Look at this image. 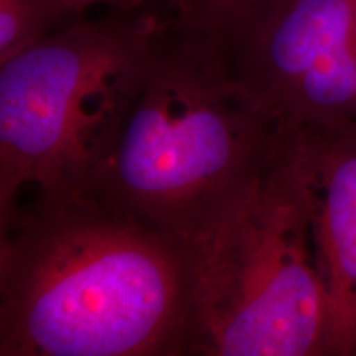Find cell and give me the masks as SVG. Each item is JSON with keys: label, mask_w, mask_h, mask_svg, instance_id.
Instances as JSON below:
<instances>
[{"label": "cell", "mask_w": 356, "mask_h": 356, "mask_svg": "<svg viewBox=\"0 0 356 356\" xmlns=\"http://www.w3.org/2000/svg\"><path fill=\"white\" fill-rule=\"evenodd\" d=\"M185 246L99 198L0 222V356L188 355Z\"/></svg>", "instance_id": "obj_1"}, {"label": "cell", "mask_w": 356, "mask_h": 356, "mask_svg": "<svg viewBox=\"0 0 356 356\" xmlns=\"http://www.w3.org/2000/svg\"><path fill=\"white\" fill-rule=\"evenodd\" d=\"M257 0H172L178 24L200 35H215Z\"/></svg>", "instance_id": "obj_8"}, {"label": "cell", "mask_w": 356, "mask_h": 356, "mask_svg": "<svg viewBox=\"0 0 356 356\" xmlns=\"http://www.w3.org/2000/svg\"><path fill=\"white\" fill-rule=\"evenodd\" d=\"M78 19L60 0H0V65Z\"/></svg>", "instance_id": "obj_7"}, {"label": "cell", "mask_w": 356, "mask_h": 356, "mask_svg": "<svg viewBox=\"0 0 356 356\" xmlns=\"http://www.w3.org/2000/svg\"><path fill=\"white\" fill-rule=\"evenodd\" d=\"M168 24L144 8L78 17L0 65V222L89 195Z\"/></svg>", "instance_id": "obj_3"}, {"label": "cell", "mask_w": 356, "mask_h": 356, "mask_svg": "<svg viewBox=\"0 0 356 356\" xmlns=\"http://www.w3.org/2000/svg\"><path fill=\"white\" fill-rule=\"evenodd\" d=\"M203 37L284 131L356 121V0H257Z\"/></svg>", "instance_id": "obj_5"}, {"label": "cell", "mask_w": 356, "mask_h": 356, "mask_svg": "<svg viewBox=\"0 0 356 356\" xmlns=\"http://www.w3.org/2000/svg\"><path fill=\"white\" fill-rule=\"evenodd\" d=\"M282 132L173 19L89 195L184 243L273 160Z\"/></svg>", "instance_id": "obj_2"}, {"label": "cell", "mask_w": 356, "mask_h": 356, "mask_svg": "<svg viewBox=\"0 0 356 356\" xmlns=\"http://www.w3.org/2000/svg\"><path fill=\"white\" fill-rule=\"evenodd\" d=\"M74 17H81L92 7L108 6L113 10H136L142 8L149 0H60Z\"/></svg>", "instance_id": "obj_9"}, {"label": "cell", "mask_w": 356, "mask_h": 356, "mask_svg": "<svg viewBox=\"0 0 356 356\" xmlns=\"http://www.w3.org/2000/svg\"><path fill=\"white\" fill-rule=\"evenodd\" d=\"M328 299L327 356H356V121L284 131Z\"/></svg>", "instance_id": "obj_6"}, {"label": "cell", "mask_w": 356, "mask_h": 356, "mask_svg": "<svg viewBox=\"0 0 356 356\" xmlns=\"http://www.w3.org/2000/svg\"><path fill=\"white\" fill-rule=\"evenodd\" d=\"M184 246L188 356H327L309 211L279 147Z\"/></svg>", "instance_id": "obj_4"}]
</instances>
